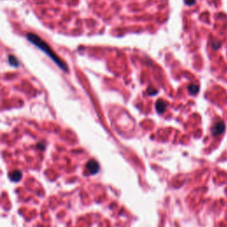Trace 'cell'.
Segmentation results:
<instances>
[{
	"label": "cell",
	"instance_id": "obj_1",
	"mask_svg": "<svg viewBox=\"0 0 227 227\" xmlns=\"http://www.w3.org/2000/svg\"><path fill=\"white\" fill-rule=\"evenodd\" d=\"M27 38H28V40L30 41L33 45H35L37 47H38L40 50L44 51L46 54H47V55H48V56H49L60 68H61V69H63V70H65V71H68V67H67L66 63L63 62V61L54 53V52L52 50V48L48 46L45 41H43L38 36H37V35H35V34H32V33H28V34H27Z\"/></svg>",
	"mask_w": 227,
	"mask_h": 227
},
{
	"label": "cell",
	"instance_id": "obj_2",
	"mask_svg": "<svg viewBox=\"0 0 227 227\" xmlns=\"http://www.w3.org/2000/svg\"><path fill=\"white\" fill-rule=\"evenodd\" d=\"M87 169L89 170V171L92 173V174H95L98 172L99 170V164L96 161L92 160V161H90L88 163H87Z\"/></svg>",
	"mask_w": 227,
	"mask_h": 227
},
{
	"label": "cell",
	"instance_id": "obj_3",
	"mask_svg": "<svg viewBox=\"0 0 227 227\" xmlns=\"http://www.w3.org/2000/svg\"><path fill=\"white\" fill-rule=\"evenodd\" d=\"M21 178H22V173L18 170H15L10 174V178L13 181H19L21 179Z\"/></svg>",
	"mask_w": 227,
	"mask_h": 227
},
{
	"label": "cell",
	"instance_id": "obj_4",
	"mask_svg": "<svg viewBox=\"0 0 227 227\" xmlns=\"http://www.w3.org/2000/svg\"><path fill=\"white\" fill-rule=\"evenodd\" d=\"M223 131H224V125H223L222 123H220V124H218L217 126H216V127L214 128L213 132H214V134H217H217L222 133Z\"/></svg>",
	"mask_w": 227,
	"mask_h": 227
},
{
	"label": "cell",
	"instance_id": "obj_5",
	"mask_svg": "<svg viewBox=\"0 0 227 227\" xmlns=\"http://www.w3.org/2000/svg\"><path fill=\"white\" fill-rule=\"evenodd\" d=\"M156 108H157V111H158L159 113H162V112L165 110V108H166V104L160 101V102L157 103V105H156Z\"/></svg>",
	"mask_w": 227,
	"mask_h": 227
},
{
	"label": "cell",
	"instance_id": "obj_6",
	"mask_svg": "<svg viewBox=\"0 0 227 227\" xmlns=\"http://www.w3.org/2000/svg\"><path fill=\"white\" fill-rule=\"evenodd\" d=\"M9 62H10L11 65H13L14 67H18L19 66V62H18L17 59L15 57H13V56H10L9 57Z\"/></svg>",
	"mask_w": 227,
	"mask_h": 227
}]
</instances>
